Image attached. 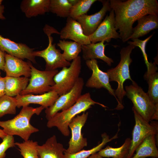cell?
Masks as SVG:
<instances>
[{
  "label": "cell",
  "mask_w": 158,
  "mask_h": 158,
  "mask_svg": "<svg viewBox=\"0 0 158 158\" xmlns=\"http://www.w3.org/2000/svg\"><path fill=\"white\" fill-rule=\"evenodd\" d=\"M95 104L104 108V104L94 101L89 92L81 95L75 103L68 109L58 112L48 120L47 126L48 128L56 127L65 136H68L70 133L68 124L71 120L76 115L85 112Z\"/></svg>",
  "instance_id": "cell-3"
},
{
  "label": "cell",
  "mask_w": 158,
  "mask_h": 158,
  "mask_svg": "<svg viewBox=\"0 0 158 158\" xmlns=\"http://www.w3.org/2000/svg\"><path fill=\"white\" fill-rule=\"evenodd\" d=\"M84 84L83 79L79 77L70 91L59 96L51 106L45 109L47 119L49 120L59 111L66 110L73 105L81 95Z\"/></svg>",
  "instance_id": "cell-9"
},
{
  "label": "cell",
  "mask_w": 158,
  "mask_h": 158,
  "mask_svg": "<svg viewBox=\"0 0 158 158\" xmlns=\"http://www.w3.org/2000/svg\"><path fill=\"white\" fill-rule=\"evenodd\" d=\"M31 68L30 78L26 88L19 95L28 94H42L51 91V87L55 83L54 76L58 72V70L41 71L35 68L31 62L28 61Z\"/></svg>",
  "instance_id": "cell-8"
},
{
  "label": "cell",
  "mask_w": 158,
  "mask_h": 158,
  "mask_svg": "<svg viewBox=\"0 0 158 158\" xmlns=\"http://www.w3.org/2000/svg\"><path fill=\"white\" fill-rule=\"evenodd\" d=\"M117 133L112 137L109 138V136L106 133L101 135L102 142L96 146L88 150H81L80 151L73 154L65 152L64 153L65 158H87L92 154L98 152L108 142L118 137Z\"/></svg>",
  "instance_id": "cell-27"
},
{
  "label": "cell",
  "mask_w": 158,
  "mask_h": 158,
  "mask_svg": "<svg viewBox=\"0 0 158 158\" xmlns=\"http://www.w3.org/2000/svg\"><path fill=\"white\" fill-rule=\"evenodd\" d=\"M5 78V95L12 97L20 95L26 88L29 81V78L25 77L6 76Z\"/></svg>",
  "instance_id": "cell-25"
},
{
  "label": "cell",
  "mask_w": 158,
  "mask_h": 158,
  "mask_svg": "<svg viewBox=\"0 0 158 158\" xmlns=\"http://www.w3.org/2000/svg\"><path fill=\"white\" fill-rule=\"evenodd\" d=\"M72 6L68 0H50L49 11L62 18L69 17Z\"/></svg>",
  "instance_id": "cell-29"
},
{
  "label": "cell",
  "mask_w": 158,
  "mask_h": 158,
  "mask_svg": "<svg viewBox=\"0 0 158 158\" xmlns=\"http://www.w3.org/2000/svg\"><path fill=\"white\" fill-rule=\"evenodd\" d=\"M152 35L150 36L144 40H141L138 39H132L133 41H128V43L129 44L133 45L135 46L139 47L141 50L144 58L145 63L147 66L150 62L148 61L147 55L145 51V47L147 42L152 37Z\"/></svg>",
  "instance_id": "cell-34"
},
{
  "label": "cell",
  "mask_w": 158,
  "mask_h": 158,
  "mask_svg": "<svg viewBox=\"0 0 158 158\" xmlns=\"http://www.w3.org/2000/svg\"><path fill=\"white\" fill-rule=\"evenodd\" d=\"M97 0H78L77 2L72 6L69 17L76 20L80 16L86 14L92 5Z\"/></svg>",
  "instance_id": "cell-32"
},
{
  "label": "cell",
  "mask_w": 158,
  "mask_h": 158,
  "mask_svg": "<svg viewBox=\"0 0 158 158\" xmlns=\"http://www.w3.org/2000/svg\"><path fill=\"white\" fill-rule=\"evenodd\" d=\"M136 47L129 44L122 48L120 51L121 60L118 64L114 68L108 70L110 81H115L118 84L115 90V94L117 98L118 104L115 109L121 110L124 108L123 99L126 95V92L123 87V83L127 80H130L132 83L135 82L131 78L130 73L129 66L132 61L130 55L133 50Z\"/></svg>",
  "instance_id": "cell-4"
},
{
  "label": "cell",
  "mask_w": 158,
  "mask_h": 158,
  "mask_svg": "<svg viewBox=\"0 0 158 158\" xmlns=\"http://www.w3.org/2000/svg\"><path fill=\"white\" fill-rule=\"evenodd\" d=\"M4 70L6 76L16 77L31 76V68L28 62L5 53Z\"/></svg>",
  "instance_id": "cell-18"
},
{
  "label": "cell",
  "mask_w": 158,
  "mask_h": 158,
  "mask_svg": "<svg viewBox=\"0 0 158 158\" xmlns=\"http://www.w3.org/2000/svg\"><path fill=\"white\" fill-rule=\"evenodd\" d=\"M59 95L54 91H50L40 95H35L31 94L23 95H18L15 97L17 107L20 108L28 105L31 104L41 105L46 109L51 106Z\"/></svg>",
  "instance_id": "cell-17"
},
{
  "label": "cell",
  "mask_w": 158,
  "mask_h": 158,
  "mask_svg": "<svg viewBox=\"0 0 158 158\" xmlns=\"http://www.w3.org/2000/svg\"><path fill=\"white\" fill-rule=\"evenodd\" d=\"M14 139L13 136L7 135L3 139L0 144V158H4L6 152L8 148L15 146Z\"/></svg>",
  "instance_id": "cell-33"
},
{
  "label": "cell",
  "mask_w": 158,
  "mask_h": 158,
  "mask_svg": "<svg viewBox=\"0 0 158 158\" xmlns=\"http://www.w3.org/2000/svg\"><path fill=\"white\" fill-rule=\"evenodd\" d=\"M68 1L73 6L77 2L78 0H68Z\"/></svg>",
  "instance_id": "cell-40"
},
{
  "label": "cell",
  "mask_w": 158,
  "mask_h": 158,
  "mask_svg": "<svg viewBox=\"0 0 158 158\" xmlns=\"http://www.w3.org/2000/svg\"><path fill=\"white\" fill-rule=\"evenodd\" d=\"M0 49L12 56L23 60L26 59L34 63H36L33 54L34 48H30L25 44L16 42L1 35Z\"/></svg>",
  "instance_id": "cell-14"
},
{
  "label": "cell",
  "mask_w": 158,
  "mask_h": 158,
  "mask_svg": "<svg viewBox=\"0 0 158 158\" xmlns=\"http://www.w3.org/2000/svg\"><path fill=\"white\" fill-rule=\"evenodd\" d=\"M85 63L92 71L91 76L86 83V86L96 89L104 88L107 90L110 95L114 96L117 100L115 90L112 88L109 83V76L107 72H104L99 68L97 60L95 59L87 60Z\"/></svg>",
  "instance_id": "cell-13"
},
{
  "label": "cell",
  "mask_w": 158,
  "mask_h": 158,
  "mask_svg": "<svg viewBox=\"0 0 158 158\" xmlns=\"http://www.w3.org/2000/svg\"><path fill=\"white\" fill-rule=\"evenodd\" d=\"M3 1L2 0H0V6L1 5V4Z\"/></svg>",
  "instance_id": "cell-41"
},
{
  "label": "cell",
  "mask_w": 158,
  "mask_h": 158,
  "mask_svg": "<svg viewBox=\"0 0 158 158\" xmlns=\"http://www.w3.org/2000/svg\"><path fill=\"white\" fill-rule=\"evenodd\" d=\"M88 115V112H84L81 115H76L69 123L68 127L71 130V137L66 152L71 154L76 153L87 146V139L83 137L82 129L86 122Z\"/></svg>",
  "instance_id": "cell-11"
},
{
  "label": "cell",
  "mask_w": 158,
  "mask_h": 158,
  "mask_svg": "<svg viewBox=\"0 0 158 158\" xmlns=\"http://www.w3.org/2000/svg\"><path fill=\"white\" fill-rule=\"evenodd\" d=\"M81 69V57L79 56L72 60L68 67H64L54 76V85L51 91L56 92L59 96L70 91L79 78Z\"/></svg>",
  "instance_id": "cell-7"
},
{
  "label": "cell",
  "mask_w": 158,
  "mask_h": 158,
  "mask_svg": "<svg viewBox=\"0 0 158 158\" xmlns=\"http://www.w3.org/2000/svg\"><path fill=\"white\" fill-rule=\"evenodd\" d=\"M104 41L82 45L83 58L85 61L88 60L100 59L111 66L114 62L113 60L107 56L104 51L106 44Z\"/></svg>",
  "instance_id": "cell-20"
},
{
  "label": "cell",
  "mask_w": 158,
  "mask_h": 158,
  "mask_svg": "<svg viewBox=\"0 0 158 158\" xmlns=\"http://www.w3.org/2000/svg\"><path fill=\"white\" fill-rule=\"evenodd\" d=\"M21 154L23 158H39L37 150L38 143L32 140H28L22 142H16Z\"/></svg>",
  "instance_id": "cell-30"
},
{
  "label": "cell",
  "mask_w": 158,
  "mask_h": 158,
  "mask_svg": "<svg viewBox=\"0 0 158 158\" xmlns=\"http://www.w3.org/2000/svg\"><path fill=\"white\" fill-rule=\"evenodd\" d=\"M5 53L0 49V69L2 70H4Z\"/></svg>",
  "instance_id": "cell-36"
},
{
  "label": "cell",
  "mask_w": 158,
  "mask_h": 158,
  "mask_svg": "<svg viewBox=\"0 0 158 158\" xmlns=\"http://www.w3.org/2000/svg\"><path fill=\"white\" fill-rule=\"evenodd\" d=\"M44 31L48 37V45L47 48L43 50L34 51V56L44 59L46 62L45 71H53L58 68L69 66L71 63L67 61L61 51L56 48V44H52L53 39L51 36V34L56 33L59 34L60 32L47 25L44 27Z\"/></svg>",
  "instance_id": "cell-6"
},
{
  "label": "cell",
  "mask_w": 158,
  "mask_h": 158,
  "mask_svg": "<svg viewBox=\"0 0 158 158\" xmlns=\"http://www.w3.org/2000/svg\"><path fill=\"white\" fill-rule=\"evenodd\" d=\"M95 31L89 36L92 43L102 41L110 42L111 39L120 38L115 26V14L111 9Z\"/></svg>",
  "instance_id": "cell-12"
},
{
  "label": "cell",
  "mask_w": 158,
  "mask_h": 158,
  "mask_svg": "<svg viewBox=\"0 0 158 158\" xmlns=\"http://www.w3.org/2000/svg\"><path fill=\"white\" fill-rule=\"evenodd\" d=\"M126 95L133 104L134 109L148 122L158 119V105L151 101L147 93L135 82L125 87Z\"/></svg>",
  "instance_id": "cell-5"
},
{
  "label": "cell",
  "mask_w": 158,
  "mask_h": 158,
  "mask_svg": "<svg viewBox=\"0 0 158 158\" xmlns=\"http://www.w3.org/2000/svg\"><path fill=\"white\" fill-rule=\"evenodd\" d=\"M7 135L4 132L3 130L0 129V138L3 139Z\"/></svg>",
  "instance_id": "cell-39"
},
{
  "label": "cell",
  "mask_w": 158,
  "mask_h": 158,
  "mask_svg": "<svg viewBox=\"0 0 158 158\" xmlns=\"http://www.w3.org/2000/svg\"><path fill=\"white\" fill-rule=\"evenodd\" d=\"M131 139H126L123 144L120 147L114 148L109 145L102 149L98 152L102 157L126 158L130 145Z\"/></svg>",
  "instance_id": "cell-26"
},
{
  "label": "cell",
  "mask_w": 158,
  "mask_h": 158,
  "mask_svg": "<svg viewBox=\"0 0 158 158\" xmlns=\"http://www.w3.org/2000/svg\"><path fill=\"white\" fill-rule=\"evenodd\" d=\"M17 103L15 97L5 95L0 97V118L7 114H15Z\"/></svg>",
  "instance_id": "cell-31"
},
{
  "label": "cell",
  "mask_w": 158,
  "mask_h": 158,
  "mask_svg": "<svg viewBox=\"0 0 158 158\" xmlns=\"http://www.w3.org/2000/svg\"><path fill=\"white\" fill-rule=\"evenodd\" d=\"M111 9L115 14V26L119 36L124 42L131 35L134 23L141 17L148 14L158 16V3L157 0H109Z\"/></svg>",
  "instance_id": "cell-1"
},
{
  "label": "cell",
  "mask_w": 158,
  "mask_h": 158,
  "mask_svg": "<svg viewBox=\"0 0 158 158\" xmlns=\"http://www.w3.org/2000/svg\"><path fill=\"white\" fill-rule=\"evenodd\" d=\"M102 4L101 9L90 15L86 14L77 18L76 20L80 24L84 34L89 36L97 29L102 21L106 13L111 10L109 0H99Z\"/></svg>",
  "instance_id": "cell-15"
},
{
  "label": "cell",
  "mask_w": 158,
  "mask_h": 158,
  "mask_svg": "<svg viewBox=\"0 0 158 158\" xmlns=\"http://www.w3.org/2000/svg\"><path fill=\"white\" fill-rule=\"evenodd\" d=\"M50 0H23L20 8L27 18L43 15L49 12Z\"/></svg>",
  "instance_id": "cell-22"
},
{
  "label": "cell",
  "mask_w": 158,
  "mask_h": 158,
  "mask_svg": "<svg viewBox=\"0 0 158 158\" xmlns=\"http://www.w3.org/2000/svg\"><path fill=\"white\" fill-rule=\"evenodd\" d=\"M59 35L61 39H70L81 45L91 43L89 36L84 34L80 23L70 17L67 18L66 24Z\"/></svg>",
  "instance_id": "cell-16"
},
{
  "label": "cell",
  "mask_w": 158,
  "mask_h": 158,
  "mask_svg": "<svg viewBox=\"0 0 158 158\" xmlns=\"http://www.w3.org/2000/svg\"><path fill=\"white\" fill-rule=\"evenodd\" d=\"M147 66V71L144 78L148 85L147 93L152 102L154 104L158 105V68L154 62H150Z\"/></svg>",
  "instance_id": "cell-23"
},
{
  "label": "cell",
  "mask_w": 158,
  "mask_h": 158,
  "mask_svg": "<svg viewBox=\"0 0 158 158\" xmlns=\"http://www.w3.org/2000/svg\"><path fill=\"white\" fill-rule=\"evenodd\" d=\"M135 125L132 133V139L126 158H131L139 145L147 137L158 134V126L150 123L142 118L133 109Z\"/></svg>",
  "instance_id": "cell-10"
},
{
  "label": "cell",
  "mask_w": 158,
  "mask_h": 158,
  "mask_svg": "<svg viewBox=\"0 0 158 158\" xmlns=\"http://www.w3.org/2000/svg\"><path fill=\"white\" fill-rule=\"evenodd\" d=\"M138 24L133 28L129 39H138L144 36L151 30L158 28V17L153 14L145 15L138 20Z\"/></svg>",
  "instance_id": "cell-21"
},
{
  "label": "cell",
  "mask_w": 158,
  "mask_h": 158,
  "mask_svg": "<svg viewBox=\"0 0 158 158\" xmlns=\"http://www.w3.org/2000/svg\"><path fill=\"white\" fill-rule=\"evenodd\" d=\"M5 79V77H0V97L6 94Z\"/></svg>",
  "instance_id": "cell-35"
},
{
  "label": "cell",
  "mask_w": 158,
  "mask_h": 158,
  "mask_svg": "<svg viewBox=\"0 0 158 158\" xmlns=\"http://www.w3.org/2000/svg\"><path fill=\"white\" fill-rule=\"evenodd\" d=\"M98 153H95L90 156L87 158H102Z\"/></svg>",
  "instance_id": "cell-38"
},
{
  "label": "cell",
  "mask_w": 158,
  "mask_h": 158,
  "mask_svg": "<svg viewBox=\"0 0 158 158\" xmlns=\"http://www.w3.org/2000/svg\"><path fill=\"white\" fill-rule=\"evenodd\" d=\"M151 158H158V157H152Z\"/></svg>",
  "instance_id": "cell-42"
},
{
  "label": "cell",
  "mask_w": 158,
  "mask_h": 158,
  "mask_svg": "<svg viewBox=\"0 0 158 158\" xmlns=\"http://www.w3.org/2000/svg\"><path fill=\"white\" fill-rule=\"evenodd\" d=\"M4 6L3 5L0 6V19L4 20L6 19L4 15Z\"/></svg>",
  "instance_id": "cell-37"
},
{
  "label": "cell",
  "mask_w": 158,
  "mask_h": 158,
  "mask_svg": "<svg viewBox=\"0 0 158 158\" xmlns=\"http://www.w3.org/2000/svg\"><path fill=\"white\" fill-rule=\"evenodd\" d=\"M1 72L0 71V77H1Z\"/></svg>",
  "instance_id": "cell-43"
},
{
  "label": "cell",
  "mask_w": 158,
  "mask_h": 158,
  "mask_svg": "<svg viewBox=\"0 0 158 158\" xmlns=\"http://www.w3.org/2000/svg\"><path fill=\"white\" fill-rule=\"evenodd\" d=\"M39 158H65L66 149L63 145L57 141L55 135L48 138L45 142L37 147Z\"/></svg>",
  "instance_id": "cell-19"
},
{
  "label": "cell",
  "mask_w": 158,
  "mask_h": 158,
  "mask_svg": "<svg viewBox=\"0 0 158 158\" xmlns=\"http://www.w3.org/2000/svg\"><path fill=\"white\" fill-rule=\"evenodd\" d=\"M57 45L63 51L62 53L63 56L69 62L78 56L82 51V45L74 41L60 40Z\"/></svg>",
  "instance_id": "cell-28"
},
{
  "label": "cell",
  "mask_w": 158,
  "mask_h": 158,
  "mask_svg": "<svg viewBox=\"0 0 158 158\" xmlns=\"http://www.w3.org/2000/svg\"><path fill=\"white\" fill-rule=\"evenodd\" d=\"M45 109L42 106L36 107L26 106L22 107L20 113L13 118L6 121H0V126L7 135H17L24 141L29 139L31 135L39 131L32 125L30 121L34 114L39 115Z\"/></svg>",
  "instance_id": "cell-2"
},
{
  "label": "cell",
  "mask_w": 158,
  "mask_h": 158,
  "mask_svg": "<svg viewBox=\"0 0 158 158\" xmlns=\"http://www.w3.org/2000/svg\"><path fill=\"white\" fill-rule=\"evenodd\" d=\"M155 136L151 135L145 139L137 147L135 151L136 153L131 158L158 157Z\"/></svg>",
  "instance_id": "cell-24"
}]
</instances>
